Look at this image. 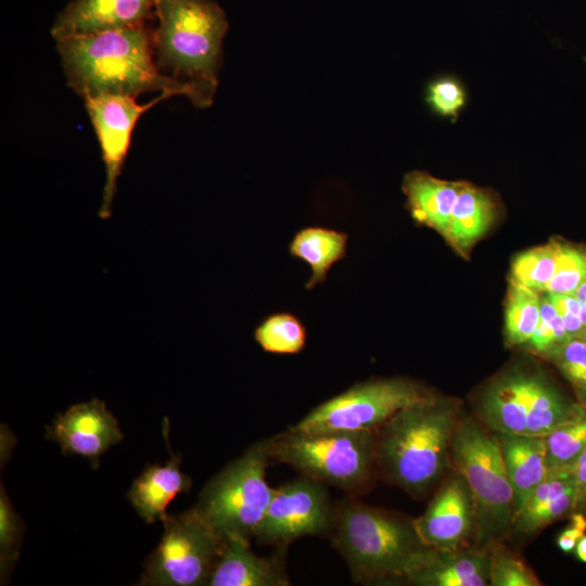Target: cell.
Listing matches in <instances>:
<instances>
[{
	"mask_svg": "<svg viewBox=\"0 0 586 586\" xmlns=\"http://www.w3.org/2000/svg\"><path fill=\"white\" fill-rule=\"evenodd\" d=\"M55 41L67 85L82 99L105 94L137 98L150 91L189 98L184 86L158 69L146 25Z\"/></svg>",
	"mask_w": 586,
	"mask_h": 586,
	"instance_id": "cell-1",
	"label": "cell"
},
{
	"mask_svg": "<svg viewBox=\"0 0 586 586\" xmlns=\"http://www.w3.org/2000/svg\"><path fill=\"white\" fill-rule=\"evenodd\" d=\"M459 405L433 395L399 410L374 430L378 477L413 497L429 492L451 467Z\"/></svg>",
	"mask_w": 586,
	"mask_h": 586,
	"instance_id": "cell-2",
	"label": "cell"
},
{
	"mask_svg": "<svg viewBox=\"0 0 586 586\" xmlns=\"http://www.w3.org/2000/svg\"><path fill=\"white\" fill-rule=\"evenodd\" d=\"M157 25L152 30L154 60L168 78L188 89L203 109L213 103L229 24L213 0H154Z\"/></svg>",
	"mask_w": 586,
	"mask_h": 586,
	"instance_id": "cell-3",
	"label": "cell"
},
{
	"mask_svg": "<svg viewBox=\"0 0 586 586\" xmlns=\"http://www.w3.org/2000/svg\"><path fill=\"white\" fill-rule=\"evenodd\" d=\"M331 538L359 584L405 582L433 550L420 536L415 519L354 496L335 506Z\"/></svg>",
	"mask_w": 586,
	"mask_h": 586,
	"instance_id": "cell-4",
	"label": "cell"
},
{
	"mask_svg": "<svg viewBox=\"0 0 586 586\" xmlns=\"http://www.w3.org/2000/svg\"><path fill=\"white\" fill-rule=\"evenodd\" d=\"M265 442L271 460L348 496L364 494L378 477L374 430L304 432L290 426Z\"/></svg>",
	"mask_w": 586,
	"mask_h": 586,
	"instance_id": "cell-5",
	"label": "cell"
},
{
	"mask_svg": "<svg viewBox=\"0 0 586 586\" xmlns=\"http://www.w3.org/2000/svg\"><path fill=\"white\" fill-rule=\"evenodd\" d=\"M479 413L493 432L545 437L583 417L586 408L543 372L515 369L485 387Z\"/></svg>",
	"mask_w": 586,
	"mask_h": 586,
	"instance_id": "cell-6",
	"label": "cell"
},
{
	"mask_svg": "<svg viewBox=\"0 0 586 586\" xmlns=\"http://www.w3.org/2000/svg\"><path fill=\"white\" fill-rule=\"evenodd\" d=\"M451 468L466 480L475 508L474 546L488 547L500 542L513 522V491L506 471L496 434L471 418L456 428Z\"/></svg>",
	"mask_w": 586,
	"mask_h": 586,
	"instance_id": "cell-7",
	"label": "cell"
},
{
	"mask_svg": "<svg viewBox=\"0 0 586 586\" xmlns=\"http://www.w3.org/2000/svg\"><path fill=\"white\" fill-rule=\"evenodd\" d=\"M270 460L265 440L254 443L202 488L192 509L224 543L255 537L273 493L266 480Z\"/></svg>",
	"mask_w": 586,
	"mask_h": 586,
	"instance_id": "cell-8",
	"label": "cell"
},
{
	"mask_svg": "<svg viewBox=\"0 0 586 586\" xmlns=\"http://www.w3.org/2000/svg\"><path fill=\"white\" fill-rule=\"evenodd\" d=\"M164 534L144 563L139 585L208 586L225 543L191 508L168 514Z\"/></svg>",
	"mask_w": 586,
	"mask_h": 586,
	"instance_id": "cell-9",
	"label": "cell"
},
{
	"mask_svg": "<svg viewBox=\"0 0 586 586\" xmlns=\"http://www.w3.org/2000/svg\"><path fill=\"white\" fill-rule=\"evenodd\" d=\"M433 395L412 380L370 379L321 403L292 428L304 432L375 430L399 410Z\"/></svg>",
	"mask_w": 586,
	"mask_h": 586,
	"instance_id": "cell-10",
	"label": "cell"
},
{
	"mask_svg": "<svg viewBox=\"0 0 586 586\" xmlns=\"http://www.w3.org/2000/svg\"><path fill=\"white\" fill-rule=\"evenodd\" d=\"M335 506L327 485L301 474L277 488L255 532L260 544L288 547L304 536L331 534Z\"/></svg>",
	"mask_w": 586,
	"mask_h": 586,
	"instance_id": "cell-11",
	"label": "cell"
},
{
	"mask_svg": "<svg viewBox=\"0 0 586 586\" xmlns=\"http://www.w3.org/2000/svg\"><path fill=\"white\" fill-rule=\"evenodd\" d=\"M173 95L170 92H161L145 104H139L136 101L137 98L129 95L105 94L82 99L99 140L105 167V184L99 209L101 219H107L111 216L117 179L127 157L137 120L145 111Z\"/></svg>",
	"mask_w": 586,
	"mask_h": 586,
	"instance_id": "cell-12",
	"label": "cell"
},
{
	"mask_svg": "<svg viewBox=\"0 0 586 586\" xmlns=\"http://www.w3.org/2000/svg\"><path fill=\"white\" fill-rule=\"evenodd\" d=\"M426 545L440 550H457L474 542V501L461 474L454 471L444 481L422 515L415 519Z\"/></svg>",
	"mask_w": 586,
	"mask_h": 586,
	"instance_id": "cell-13",
	"label": "cell"
},
{
	"mask_svg": "<svg viewBox=\"0 0 586 586\" xmlns=\"http://www.w3.org/2000/svg\"><path fill=\"white\" fill-rule=\"evenodd\" d=\"M46 437L58 443L64 455L85 457L97 468L100 457L124 435L105 403L93 398L56 415L47 426Z\"/></svg>",
	"mask_w": 586,
	"mask_h": 586,
	"instance_id": "cell-14",
	"label": "cell"
},
{
	"mask_svg": "<svg viewBox=\"0 0 586 586\" xmlns=\"http://www.w3.org/2000/svg\"><path fill=\"white\" fill-rule=\"evenodd\" d=\"M154 0H73L56 16L54 40L69 36L146 25Z\"/></svg>",
	"mask_w": 586,
	"mask_h": 586,
	"instance_id": "cell-15",
	"label": "cell"
},
{
	"mask_svg": "<svg viewBox=\"0 0 586 586\" xmlns=\"http://www.w3.org/2000/svg\"><path fill=\"white\" fill-rule=\"evenodd\" d=\"M286 549L277 547L271 556L259 557L252 551L250 543L229 540L224 545L208 586H289Z\"/></svg>",
	"mask_w": 586,
	"mask_h": 586,
	"instance_id": "cell-16",
	"label": "cell"
},
{
	"mask_svg": "<svg viewBox=\"0 0 586 586\" xmlns=\"http://www.w3.org/2000/svg\"><path fill=\"white\" fill-rule=\"evenodd\" d=\"M489 546L472 545L457 550L433 548L405 582L416 586H484L489 585Z\"/></svg>",
	"mask_w": 586,
	"mask_h": 586,
	"instance_id": "cell-17",
	"label": "cell"
},
{
	"mask_svg": "<svg viewBox=\"0 0 586 586\" xmlns=\"http://www.w3.org/2000/svg\"><path fill=\"white\" fill-rule=\"evenodd\" d=\"M577 488L573 464L548 468L524 508L512 523V530L530 535L549 523L576 511Z\"/></svg>",
	"mask_w": 586,
	"mask_h": 586,
	"instance_id": "cell-18",
	"label": "cell"
},
{
	"mask_svg": "<svg viewBox=\"0 0 586 586\" xmlns=\"http://www.w3.org/2000/svg\"><path fill=\"white\" fill-rule=\"evenodd\" d=\"M462 184L463 181L444 180L425 171L413 170L405 175L402 189L412 219L434 229L447 240Z\"/></svg>",
	"mask_w": 586,
	"mask_h": 586,
	"instance_id": "cell-19",
	"label": "cell"
},
{
	"mask_svg": "<svg viewBox=\"0 0 586 586\" xmlns=\"http://www.w3.org/2000/svg\"><path fill=\"white\" fill-rule=\"evenodd\" d=\"M181 457L170 450L165 464L148 466L132 482L126 497L137 513L149 524L164 521L168 505L192 486V479L180 469Z\"/></svg>",
	"mask_w": 586,
	"mask_h": 586,
	"instance_id": "cell-20",
	"label": "cell"
},
{
	"mask_svg": "<svg viewBox=\"0 0 586 586\" xmlns=\"http://www.w3.org/2000/svg\"><path fill=\"white\" fill-rule=\"evenodd\" d=\"M494 433L513 491L514 520L547 473L546 444L540 436Z\"/></svg>",
	"mask_w": 586,
	"mask_h": 586,
	"instance_id": "cell-21",
	"label": "cell"
},
{
	"mask_svg": "<svg viewBox=\"0 0 586 586\" xmlns=\"http://www.w3.org/2000/svg\"><path fill=\"white\" fill-rule=\"evenodd\" d=\"M348 234L323 226H307L295 232L289 254L303 260L311 270L305 289L311 290L327 280L331 268L347 254Z\"/></svg>",
	"mask_w": 586,
	"mask_h": 586,
	"instance_id": "cell-22",
	"label": "cell"
},
{
	"mask_svg": "<svg viewBox=\"0 0 586 586\" xmlns=\"http://www.w3.org/2000/svg\"><path fill=\"white\" fill-rule=\"evenodd\" d=\"M497 213L498 202L489 190L463 181L453 211L447 241L460 253L468 252L489 229Z\"/></svg>",
	"mask_w": 586,
	"mask_h": 586,
	"instance_id": "cell-23",
	"label": "cell"
},
{
	"mask_svg": "<svg viewBox=\"0 0 586 586\" xmlns=\"http://www.w3.org/2000/svg\"><path fill=\"white\" fill-rule=\"evenodd\" d=\"M254 340L266 353L296 355L306 346L307 330L294 314L278 311L268 315L255 328Z\"/></svg>",
	"mask_w": 586,
	"mask_h": 586,
	"instance_id": "cell-24",
	"label": "cell"
},
{
	"mask_svg": "<svg viewBox=\"0 0 586 586\" xmlns=\"http://www.w3.org/2000/svg\"><path fill=\"white\" fill-rule=\"evenodd\" d=\"M540 317L538 292L511 279L505 308V334L510 345L526 344Z\"/></svg>",
	"mask_w": 586,
	"mask_h": 586,
	"instance_id": "cell-25",
	"label": "cell"
},
{
	"mask_svg": "<svg viewBox=\"0 0 586 586\" xmlns=\"http://www.w3.org/2000/svg\"><path fill=\"white\" fill-rule=\"evenodd\" d=\"M558 257L559 241L525 251L512 262V280L538 293L545 292L556 273Z\"/></svg>",
	"mask_w": 586,
	"mask_h": 586,
	"instance_id": "cell-26",
	"label": "cell"
},
{
	"mask_svg": "<svg viewBox=\"0 0 586 586\" xmlns=\"http://www.w3.org/2000/svg\"><path fill=\"white\" fill-rule=\"evenodd\" d=\"M571 385L575 399L586 408V341L573 337L544 355Z\"/></svg>",
	"mask_w": 586,
	"mask_h": 586,
	"instance_id": "cell-27",
	"label": "cell"
},
{
	"mask_svg": "<svg viewBox=\"0 0 586 586\" xmlns=\"http://www.w3.org/2000/svg\"><path fill=\"white\" fill-rule=\"evenodd\" d=\"M548 468L571 466L586 449V413L544 437Z\"/></svg>",
	"mask_w": 586,
	"mask_h": 586,
	"instance_id": "cell-28",
	"label": "cell"
},
{
	"mask_svg": "<svg viewBox=\"0 0 586 586\" xmlns=\"http://www.w3.org/2000/svg\"><path fill=\"white\" fill-rule=\"evenodd\" d=\"M586 281V245L559 241L556 273L545 292L574 294Z\"/></svg>",
	"mask_w": 586,
	"mask_h": 586,
	"instance_id": "cell-29",
	"label": "cell"
},
{
	"mask_svg": "<svg viewBox=\"0 0 586 586\" xmlns=\"http://www.w3.org/2000/svg\"><path fill=\"white\" fill-rule=\"evenodd\" d=\"M491 551V577L492 586H539L542 583L525 564V562L514 553L500 545L499 542L489 545Z\"/></svg>",
	"mask_w": 586,
	"mask_h": 586,
	"instance_id": "cell-30",
	"label": "cell"
},
{
	"mask_svg": "<svg viewBox=\"0 0 586 586\" xmlns=\"http://www.w3.org/2000/svg\"><path fill=\"white\" fill-rule=\"evenodd\" d=\"M425 99L435 114L451 120L458 119L468 101L463 85L453 76L432 80L426 88Z\"/></svg>",
	"mask_w": 586,
	"mask_h": 586,
	"instance_id": "cell-31",
	"label": "cell"
},
{
	"mask_svg": "<svg viewBox=\"0 0 586 586\" xmlns=\"http://www.w3.org/2000/svg\"><path fill=\"white\" fill-rule=\"evenodd\" d=\"M570 339L561 316L545 293L540 297L539 322L525 345H528L535 353L544 356L551 348Z\"/></svg>",
	"mask_w": 586,
	"mask_h": 586,
	"instance_id": "cell-32",
	"label": "cell"
},
{
	"mask_svg": "<svg viewBox=\"0 0 586 586\" xmlns=\"http://www.w3.org/2000/svg\"><path fill=\"white\" fill-rule=\"evenodd\" d=\"M22 521L7 496V493L1 486L0 495V555H1V573L8 572L15 558L18 555V547L22 539Z\"/></svg>",
	"mask_w": 586,
	"mask_h": 586,
	"instance_id": "cell-33",
	"label": "cell"
},
{
	"mask_svg": "<svg viewBox=\"0 0 586 586\" xmlns=\"http://www.w3.org/2000/svg\"><path fill=\"white\" fill-rule=\"evenodd\" d=\"M545 293L561 316L570 337H581L584 333V326L581 319L582 305L576 296L574 294Z\"/></svg>",
	"mask_w": 586,
	"mask_h": 586,
	"instance_id": "cell-34",
	"label": "cell"
},
{
	"mask_svg": "<svg viewBox=\"0 0 586 586\" xmlns=\"http://www.w3.org/2000/svg\"><path fill=\"white\" fill-rule=\"evenodd\" d=\"M569 518L570 523L560 533L557 539L558 547L564 552L572 551L575 548L578 539L584 536L586 532L585 513L581 511H575Z\"/></svg>",
	"mask_w": 586,
	"mask_h": 586,
	"instance_id": "cell-35",
	"label": "cell"
},
{
	"mask_svg": "<svg viewBox=\"0 0 586 586\" xmlns=\"http://www.w3.org/2000/svg\"><path fill=\"white\" fill-rule=\"evenodd\" d=\"M573 468L577 488L576 511L586 514V449L577 457L573 463Z\"/></svg>",
	"mask_w": 586,
	"mask_h": 586,
	"instance_id": "cell-36",
	"label": "cell"
},
{
	"mask_svg": "<svg viewBox=\"0 0 586 586\" xmlns=\"http://www.w3.org/2000/svg\"><path fill=\"white\" fill-rule=\"evenodd\" d=\"M574 295L576 296V298L579 301L582 305L581 319H582V322L584 326V332H585L586 331V281L577 288Z\"/></svg>",
	"mask_w": 586,
	"mask_h": 586,
	"instance_id": "cell-37",
	"label": "cell"
},
{
	"mask_svg": "<svg viewBox=\"0 0 586 586\" xmlns=\"http://www.w3.org/2000/svg\"><path fill=\"white\" fill-rule=\"evenodd\" d=\"M576 557L586 563V535L582 536L575 545Z\"/></svg>",
	"mask_w": 586,
	"mask_h": 586,
	"instance_id": "cell-38",
	"label": "cell"
},
{
	"mask_svg": "<svg viewBox=\"0 0 586 586\" xmlns=\"http://www.w3.org/2000/svg\"><path fill=\"white\" fill-rule=\"evenodd\" d=\"M581 337L586 341V331L584 332V334Z\"/></svg>",
	"mask_w": 586,
	"mask_h": 586,
	"instance_id": "cell-39",
	"label": "cell"
}]
</instances>
